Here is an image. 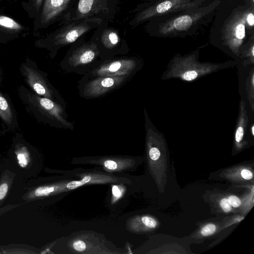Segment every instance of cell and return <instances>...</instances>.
I'll list each match as a JSON object with an SVG mask.
<instances>
[{"mask_svg": "<svg viewBox=\"0 0 254 254\" xmlns=\"http://www.w3.org/2000/svg\"></svg>", "mask_w": 254, "mask_h": 254, "instance_id": "33", "label": "cell"}, {"mask_svg": "<svg viewBox=\"0 0 254 254\" xmlns=\"http://www.w3.org/2000/svg\"><path fill=\"white\" fill-rule=\"evenodd\" d=\"M199 50L196 49L184 56L176 54L169 62L162 76V79L178 78L184 81H192L219 70L231 67L235 61L215 64L201 63L198 61Z\"/></svg>", "mask_w": 254, "mask_h": 254, "instance_id": "3", "label": "cell"}, {"mask_svg": "<svg viewBox=\"0 0 254 254\" xmlns=\"http://www.w3.org/2000/svg\"><path fill=\"white\" fill-rule=\"evenodd\" d=\"M102 62L95 43L92 39L86 41L81 38L70 45L61 67L68 72L85 74Z\"/></svg>", "mask_w": 254, "mask_h": 254, "instance_id": "5", "label": "cell"}, {"mask_svg": "<svg viewBox=\"0 0 254 254\" xmlns=\"http://www.w3.org/2000/svg\"><path fill=\"white\" fill-rule=\"evenodd\" d=\"M20 69L25 82L32 91L62 105L64 103L58 92L48 79L47 74L41 71L36 64L27 61L21 64Z\"/></svg>", "mask_w": 254, "mask_h": 254, "instance_id": "10", "label": "cell"}, {"mask_svg": "<svg viewBox=\"0 0 254 254\" xmlns=\"http://www.w3.org/2000/svg\"><path fill=\"white\" fill-rule=\"evenodd\" d=\"M253 6V0H220L209 30L210 44L239 61L242 46L254 34L246 24Z\"/></svg>", "mask_w": 254, "mask_h": 254, "instance_id": "1", "label": "cell"}, {"mask_svg": "<svg viewBox=\"0 0 254 254\" xmlns=\"http://www.w3.org/2000/svg\"><path fill=\"white\" fill-rule=\"evenodd\" d=\"M241 176L245 180H251L253 178L251 171L247 169H243L241 171Z\"/></svg>", "mask_w": 254, "mask_h": 254, "instance_id": "29", "label": "cell"}, {"mask_svg": "<svg viewBox=\"0 0 254 254\" xmlns=\"http://www.w3.org/2000/svg\"><path fill=\"white\" fill-rule=\"evenodd\" d=\"M15 174L9 170L4 171L0 180V205L3 203L13 183Z\"/></svg>", "mask_w": 254, "mask_h": 254, "instance_id": "18", "label": "cell"}, {"mask_svg": "<svg viewBox=\"0 0 254 254\" xmlns=\"http://www.w3.org/2000/svg\"><path fill=\"white\" fill-rule=\"evenodd\" d=\"M220 206L225 212H229L231 210L232 206L227 198H224L220 201Z\"/></svg>", "mask_w": 254, "mask_h": 254, "instance_id": "27", "label": "cell"}, {"mask_svg": "<svg viewBox=\"0 0 254 254\" xmlns=\"http://www.w3.org/2000/svg\"><path fill=\"white\" fill-rule=\"evenodd\" d=\"M212 0H144L133 10L134 14L128 24L134 28L155 16Z\"/></svg>", "mask_w": 254, "mask_h": 254, "instance_id": "7", "label": "cell"}, {"mask_svg": "<svg viewBox=\"0 0 254 254\" xmlns=\"http://www.w3.org/2000/svg\"><path fill=\"white\" fill-rule=\"evenodd\" d=\"M124 189L123 187L119 185H114L112 187V192L113 201H116L120 198L123 194Z\"/></svg>", "mask_w": 254, "mask_h": 254, "instance_id": "22", "label": "cell"}, {"mask_svg": "<svg viewBox=\"0 0 254 254\" xmlns=\"http://www.w3.org/2000/svg\"><path fill=\"white\" fill-rule=\"evenodd\" d=\"M77 0H44L41 14V22L48 25L64 21L72 10Z\"/></svg>", "mask_w": 254, "mask_h": 254, "instance_id": "13", "label": "cell"}, {"mask_svg": "<svg viewBox=\"0 0 254 254\" xmlns=\"http://www.w3.org/2000/svg\"><path fill=\"white\" fill-rule=\"evenodd\" d=\"M118 0H77L64 21L99 18L103 22L109 23L114 18Z\"/></svg>", "mask_w": 254, "mask_h": 254, "instance_id": "9", "label": "cell"}, {"mask_svg": "<svg viewBox=\"0 0 254 254\" xmlns=\"http://www.w3.org/2000/svg\"><path fill=\"white\" fill-rule=\"evenodd\" d=\"M129 77V75L83 77L79 84L80 93L85 98L98 97L120 86Z\"/></svg>", "mask_w": 254, "mask_h": 254, "instance_id": "12", "label": "cell"}, {"mask_svg": "<svg viewBox=\"0 0 254 254\" xmlns=\"http://www.w3.org/2000/svg\"><path fill=\"white\" fill-rule=\"evenodd\" d=\"M142 223L146 227L153 229L157 226L156 221L152 217L148 216H143L140 218Z\"/></svg>", "mask_w": 254, "mask_h": 254, "instance_id": "24", "label": "cell"}, {"mask_svg": "<svg viewBox=\"0 0 254 254\" xmlns=\"http://www.w3.org/2000/svg\"><path fill=\"white\" fill-rule=\"evenodd\" d=\"M246 91L251 109L254 112V66H252L246 80Z\"/></svg>", "mask_w": 254, "mask_h": 254, "instance_id": "20", "label": "cell"}, {"mask_svg": "<svg viewBox=\"0 0 254 254\" xmlns=\"http://www.w3.org/2000/svg\"><path fill=\"white\" fill-rule=\"evenodd\" d=\"M18 90L26 110L38 121L57 127L71 126L62 104L39 95L25 86H20Z\"/></svg>", "mask_w": 254, "mask_h": 254, "instance_id": "4", "label": "cell"}, {"mask_svg": "<svg viewBox=\"0 0 254 254\" xmlns=\"http://www.w3.org/2000/svg\"><path fill=\"white\" fill-rule=\"evenodd\" d=\"M3 78V73H2V69L0 65V85H1V84L2 82Z\"/></svg>", "mask_w": 254, "mask_h": 254, "instance_id": "30", "label": "cell"}, {"mask_svg": "<svg viewBox=\"0 0 254 254\" xmlns=\"http://www.w3.org/2000/svg\"><path fill=\"white\" fill-rule=\"evenodd\" d=\"M239 61L245 66L254 64V34L251 35L240 49Z\"/></svg>", "mask_w": 254, "mask_h": 254, "instance_id": "17", "label": "cell"}, {"mask_svg": "<svg viewBox=\"0 0 254 254\" xmlns=\"http://www.w3.org/2000/svg\"><path fill=\"white\" fill-rule=\"evenodd\" d=\"M14 153L19 166L22 168H27L31 164V157L30 152L25 146L18 144L15 146Z\"/></svg>", "mask_w": 254, "mask_h": 254, "instance_id": "19", "label": "cell"}, {"mask_svg": "<svg viewBox=\"0 0 254 254\" xmlns=\"http://www.w3.org/2000/svg\"><path fill=\"white\" fill-rule=\"evenodd\" d=\"M108 23L102 22L94 30L91 38L97 46L102 62L129 52L128 46L120 31L109 26Z\"/></svg>", "mask_w": 254, "mask_h": 254, "instance_id": "8", "label": "cell"}, {"mask_svg": "<svg viewBox=\"0 0 254 254\" xmlns=\"http://www.w3.org/2000/svg\"><path fill=\"white\" fill-rule=\"evenodd\" d=\"M87 162L101 165L106 171L109 172H120L129 170L132 160L129 158L105 157L98 160H92Z\"/></svg>", "mask_w": 254, "mask_h": 254, "instance_id": "15", "label": "cell"}, {"mask_svg": "<svg viewBox=\"0 0 254 254\" xmlns=\"http://www.w3.org/2000/svg\"><path fill=\"white\" fill-rule=\"evenodd\" d=\"M140 64L136 58L116 57L103 62L83 77L130 76L138 69Z\"/></svg>", "mask_w": 254, "mask_h": 254, "instance_id": "11", "label": "cell"}, {"mask_svg": "<svg viewBox=\"0 0 254 254\" xmlns=\"http://www.w3.org/2000/svg\"><path fill=\"white\" fill-rule=\"evenodd\" d=\"M160 150L156 147H152L149 150V156L152 160L156 161L160 157Z\"/></svg>", "mask_w": 254, "mask_h": 254, "instance_id": "26", "label": "cell"}, {"mask_svg": "<svg viewBox=\"0 0 254 254\" xmlns=\"http://www.w3.org/2000/svg\"><path fill=\"white\" fill-rule=\"evenodd\" d=\"M249 123V117L245 103L241 100L236 126L234 129V139L236 144L239 146L243 143L246 135Z\"/></svg>", "mask_w": 254, "mask_h": 254, "instance_id": "16", "label": "cell"}, {"mask_svg": "<svg viewBox=\"0 0 254 254\" xmlns=\"http://www.w3.org/2000/svg\"><path fill=\"white\" fill-rule=\"evenodd\" d=\"M216 229V227L214 224H208L202 228L201 233L204 236H208L213 234Z\"/></svg>", "mask_w": 254, "mask_h": 254, "instance_id": "25", "label": "cell"}, {"mask_svg": "<svg viewBox=\"0 0 254 254\" xmlns=\"http://www.w3.org/2000/svg\"><path fill=\"white\" fill-rule=\"evenodd\" d=\"M220 2L214 0L155 16L146 22L145 31L150 36L162 38L193 36L212 22Z\"/></svg>", "mask_w": 254, "mask_h": 254, "instance_id": "2", "label": "cell"}, {"mask_svg": "<svg viewBox=\"0 0 254 254\" xmlns=\"http://www.w3.org/2000/svg\"><path fill=\"white\" fill-rule=\"evenodd\" d=\"M250 131H251V133L253 136L254 135V125L252 124L251 128H250Z\"/></svg>", "mask_w": 254, "mask_h": 254, "instance_id": "32", "label": "cell"}, {"mask_svg": "<svg viewBox=\"0 0 254 254\" xmlns=\"http://www.w3.org/2000/svg\"><path fill=\"white\" fill-rule=\"evenodd\" d=\"M0 26L12 30H19L21 26L13 19L5 16H0Z\"/></svg>", "mask_w": 254, "mask_h": 254, "instance_id": "21", "label": "cell"}, {"mask_svg": "<svg viewBox=\"0 0 254 254\" xmlns=\"http://www.w3.org/2000/svg\"><path fill=\"white\" fill-rule=\"evenodd\" d=\"M103 21L99 18L67 20L51 34L47 40V46L53 53L71 45L87 33L94 30Z\"/></svg>", "mask_w": 254, "mask_h": 254, "instance_id": "6", "label": "cell"}, {"mask_svg": "<svg viewBox=\"0 0 254 254\" xmlns=\"http://www.w3.org/2000/svg\"><path fill=\"white\" fill-rule=\"evenodd\" d=\"M227 199L231 206L234 207H238L241 204L240 198L235 195H230Z\"/></svg>", "mask_w": 254, "mask_h": 254, "instance_id": "28", "label": "cell"}, {"mask_svg": "<svg viewBox=\"0 0 254 254\" xmlns=\"http://www.w3.org/2000/svg\"><path fill=\"white\" fill-rule=\"evenodd\" d=\"M72 247L74 251L80 253L85 251L87 249L85 242L80 239L74 240L72 243Z\"/></svg>", "mask_w": 254, "mask_h": 254, "instance_id": "23", "label": "cell"}, {"mask_svg": "<svg viewBox=\"0 0 254 254\" xmlns=\"http://www.w3.org/2000/svg\"><path fill=\"white\" fill-rule=\"evenodd\" d=\"M43 0H36V5L38 7L37 8H39V7H40L42 3Z\"/></svg>", "mask_w": 254, "mask_h": 254, "instance_id": "31", "label": "cell"}, {"mask_svg": "<svg viewBox=\"0 0 254 254\" xmlns=\"http://www.w3.org/2000/svg\"><path fill=\"white\" fill-rule=\"evenodd\" d=\"M0 118L9 129L17 127L16 112L8 96L0 91Z\"/></svg>", "mask_w": 254, "mask_h": 254, "instance_id": "14", "label": "cell"}]
</instances>
